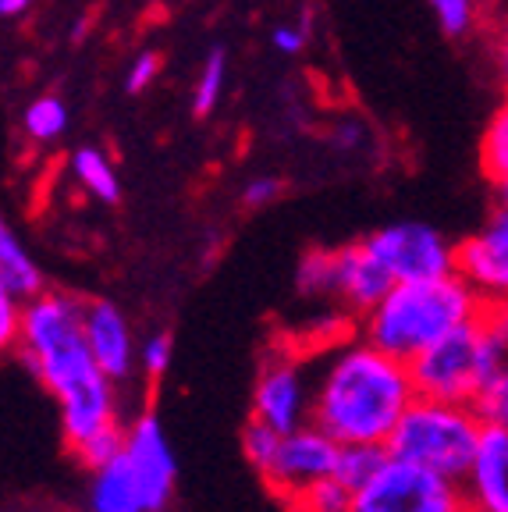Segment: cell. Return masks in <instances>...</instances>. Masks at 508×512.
Returning <instances> with one entry per match:
<instances>
[{
	"label": "cell",
	"instance_id": "obj_1",
	"mask_svg": "<svg viewBox=\"0 0 508 512\" xmlns=\"http://www.w3.org/2000/svg\"><path fill=\"white\" fill-rule=\"evenodd\" d=\"M18 352L61 406V431L72 452L96 434L118 427L114 381L89 352L86 303L79 296L43 288L25 299Z\"/></svg>",
	"mask_w": 508,
	"mask_h": 512
},
{
	"label": "cell",
	"instance_id": "obj_2",
	"mask_svg": "<svg viewBox=\"0 0 508 512\" xmlns=\"http://www.w3.org/2000/svg\"><path fill=\"white\" fill-rule=\"evenodd\" d=\"M416 384L409 363L377 349L366 338L334 345L313 374L310 424L345 441H381L388 445L402 413L413 406Z\"/></svg>",
	"mask_w": 508,
	"mask_h": 512
},
{
	"label": "cell",
	"instance_id": "obj_3",
	"mask_svg": "<svg viewBox=\"0 0 508 512\" xmlns=\"http://www.w3.org/2000/svg\"><path fill=\"white\" fill-rule=\"evenodd\" d=\"M484 313L487 303L459 274L430 281H395L388 296L359 317V338L409 363L437 338H445L448 331L462 328L469 320H480Z\"/></svg>",
	"mask_w": 508,
	"mask_h": 512
},
{
	"label": "cell",
	"instance_id": "obj_4",
	"mask_svg": "<svg viewBox=\"0 0 508 512\" xmlns=\"http://www.w3.org/2000/svg\"><path fill=\"white\" fill-rule=\"evenodd\" d=\"M508 367V331L491 310L480 320L448 331L434 345L409 360L420 399L473 402L491 388V381Z\"/></svg>",
	"mask_w": 508,
	"mask_h": 512
},
{
	"label": "cell",
	"instance_id": "obj_5",
	"mask_svg": "<svg viewBox=\"0 0 508 512\" xmlns=\"http://www.w3.org/2000/svg\"><path fill=\"white\" fill-rule=\"evenodd\" d=\"M487 420L473 402H445V399H420L405 409L388 438L391 456L420 463L427 470L452 477L462 484L469 463L477 456L480 434Z\"/></svg>",
	"mask_w": 508,
	"mask_h": 512
},
{
	"label": "cell",
	"instance_id": "obj_6",
	"mask_svg": "<svg viewBox=\"0 0 508 512\" xmlns=\"http://www.w3.org/2000/svg\"><path fill=\"white\" fill-rule=\"evenodd\" d=\"M462 505L466 495L459 480L398 456L352 495V512H459Z\"/></svg>",
	"mask_w": 508,
	"mask_h": 512
},
{
	"label": "cell",
	"instance_id": "obj_7",
	"mask_svg": "<svg viewBox=\"0 0 508 512\" xmlns=\"http://www.w3.org/2000/svg\"><path fill=\"white\" fill-rule=\"evenodd\" d=\"M363 242L395 281H430L455 274V242H448V235L427 221H391Z\"/></svg>",
	"mask_w": 508,
	"mask_h": 512
},
{
	"label": "cell",
	"instance_id": "obj_8",
	"mask_svg": "<svg viewBox=\"0 0 508 512\" xmlns=\"http://www.w3.org/2000/svg\"><path fill=\"white\" fill-rule=\"evenodd\" d=\"M334 463H338V441L320 431L317 424H302L288 434H278L270 456L263 459V466L256 473L267 480V488L274 495H281L288 502L306 484L331 477Z\"/></svg>",
	"mask_w": 508,
	"mask_h": 512
},
{
	"label": "cell",
	"instance_id": "obj_9",
	"mask_svg": "<svg viewBox=\"0 0 508 512\" xmlns=\"http://www.w3.org/2000/svg\"><path fill=\"white\" fill-rule=\"evenodd\" d=\"M455 274L487 306L508 303V207L494 203L477 232L455 242Z\"/></svg>",
	"mask_w": 508,
	"mask_h": 512
},
{
	"label": "cell",
	"instance_id": "obj_10",
	"mask_svg": "<svg viewBox=\"0 0 508 512\" xmlns=\"http://www.w3.org/2000/svg\"><path fill=\"white\" fill-rule=\"evenodd\" d=\"M310 402L313 377H306V367L299 360L278 352L263 363L253 388V420L274 427L278 434H288L310 424Z\"/></svg>",
	"mask_w": 508,
	"mask_h": 512
},
{
	"label": "cell",
	"instance_id": "obj_11",
	"mask_svg": "<svg viewBox=\"0 0 508 512\" xmlns=\"http://www.w3.org/2000/svg\"><path fill=\"white\" fill-rule=\"evenodd\" d=\"M125 459L132 463L135 480L143 488L146 512H164L175 495L178 459L164 434V424L153 413L135 416V424L125 431Z\"/></svg>",
	"mask_w": 508,
	"mask_h": 512
},
{
	"label": "cell",
	"instance_id": "obj_12",
	"mask_svg": "<svg viewBox=\"0 0 508 512\" xmlns=\"http://www.w3.org/2000/svg\"><path fill=\"white\" fill-rule=\"evenodd\" d=\"M395 285L384 264L370 253L366 242H349V246L331 249V303L342 306L349 317H363L370 313L388 288Z\"/></svg>",
	"mask_w": 508,
	"mask_h": 512
},
{
	"label": "cell",
	"instance_id": "obj_13",
	"mask_svg": "<svg viewBox=\"0 0 508 512\" xmlns=\"http://www.w3.org/2000/svg\"><path fill=\"white\" fill-rule=\"evenodd\" d=\"M86 342H89V352H93V360L100 363V370H104L114 384L132 377L139 349H135L128 317L121 313L118 303H111V299H93V303H86Z\"/></svg>",
	"mask_w": 508,
	"mask_h": 512
},
{
	"label": "cell",
	"instance_id": "obj_14",
	"mask_svg": "<svg viewBox=\"0 0 508 512\" xmlns=\"http://www.w3.org/2000/svg\"><path fill=\"white\" fill-rule=\"evenodd\" d=\"M462 495L484 512H508V431L487 424L480 434L477 456L462 477Z\"/></svg>",
	"mask_w": 508,
	"mask_h": 512
},
{
	"label": "cell",
	"instance_id": "obj_15",
	"mask_svg": "<svg viewBox=\"0 0 508 512\" xmlns=\"http://www.w3.org/2000/svg\"><path fill=\"white\" fill-rule=\"evenodd\" d=\"M89 512H146V498L139 480H135L132 463L121 452L118 459L93 470L89 484Z\"/></svg>",
	"mask_w": 508,
	"mask_h": 512
},
{
	"label": "cell",
	"instance_id": "obj_16",
	"mask_svg": "<svg viewBox=\"0 0 508 512\" xmlns=\"http://www.w3.org/2000/svg\"><path fill=\"white\" fill-rule=\"evenodd\" d=\"M0 281H8L22 299H32L36 292H43L40 264L32 260V253L25 249V242L18 239V232L4 214H0Z\"/></svg>",
	"mask_w": 508,
	"mask_h": 512
},
{
	"label": "cell",
	"instance_id": "obj_17",
	"mask_svg": "<svg viewBox=\"0 0 508 512\" xmlns=\"http://www.w3.org/2000/svg\"><path fill=\"white\" fill-rule=\"evenodd\" d=\"M68 168H72L75 182L82 185V192H89L93 200L107 203V207H114L121 200L118 168H114V160L100 146H79V150H72Z\"/></svg>",
	"mask_w": 508,
	"mask_h": 512
},
{
	"label": "cell",
	"instance_id": "obj_18",
	"mask_svg": "<svg viewBox=\"0 0 508 512\" xmlns=\"http://www.w3.org/2000/svg\"><path fill=\"white\" fill-rule=\"evenodd\" d=\"M388 459H391V448L381 445V441H345V445H338L334 477L356 495L359 488H366V484L384 470Z\"/></svg>",
	"mask_w": 508,
	"mask_h": 512
},
{
	"label": "cell",
	"instance_id": "obj_19",
	"mask_svg": "<svg viewBox=\"0 0 508 512\" xmlns=\"http://www.w3.org/2000/svg\"><path fill=\"white\" fill-rule=\"evenodd\" d=\"M72 125V111L64 104V96L43 93L36 100H29L22 111V128L32 143H57Z\"/></svg>",
	"mask_w": 508,
	"mask_h": 512
},
{
	"label": "cell",
	"instance_id": "obj_20",
	"mask_svg": "<svg viewBox=\"0 0 508 512\" xmlns=\"http://www.w3.org/2000/svg\"><path fill=\"white\" fill-rule=\"evenodd\" d=\"M224 82H228V47H210L203 64L196 72V86H192V114L196 118H210L217 111L224 96Z\"/></svg>",
	"mask_w": 508,
	"mask_h": 512
},
{
	"label": "cell",
	"instance_id": "obj_21",
	"mask_svg": "<svg viewBox=\"0 0 508 512\" xmlns=\"http://www.w3.org/2000/svg\"><path fill=\"white\" fill-rule=\"evenodd\" d=\"M480 164L494 189H508V100L487 121L484 139H480Z\"/></svg>",
	"mask_w": 508,
	"mask_h": 512
},
{
	"label": "cell",
	"instance_id": "obj_22",
	"mask_svg": "<svg viewBox=\"0 0 508 512\" xmlns=\"http://www.w3.org/2000/svg\"><path fill=\"white\" fill-rule=\"evenodd\" d=\"M285 505L288 512H352V491L331 473V477H320L313 484H306Z\"/></svg>",
	"mask_w": 508,
	"mask_h": 512
},
{
	"label": "cell",
	"instance_id": "obj_23",
	"mask_svg": "<svg viewBox=\"0 0 508 512\" xmlns=\"http://www.w3.org/2000/svg\"><path fill=\"white\" fill-rule=\"evenodd\" d=\"M427 8L434 15L437 29L452 40H466L469 32L477 29L480 0H427Z\"/></svg>",
	"mask_w": 508,
	"mask_h": 512
},
{
	"label": "cell",
	"instance_id": "obj_24",
	"mask_svg": "<svg viewBox=\"0 0 508 512\" xmlns=\"http://www.w3.org/2000/svg\"><path fill=\"white\" fill-rule=\"evenodd\" d=\"M22 317L25 299L18 296L8 281H0V356L18 349V342H22Z\"/></svg>",
	"mask_w": 508,
	"mask_h": 512
},
{
	"label": "cell",
	"instance_id": "obj_25",
	"mask_svg": "<svg viewBox=\"0 0 508 512\" xmlns=\"http://www.w3.org/2000/svg\"><path fill=\"white\" fill-rule=\"evenodd\" d=\"M121 452H125V434H121V427H111V431L96 434V438H89L86 445L75 448V456H79V463H86L89 470H100L104 463L118 459Z\"/></svg>",
	"mask_w": 508,
	"mask_h": 512
},
{
	"label": "cell",
	"instance_id": "obj_26",
	"mask_svg": "<svg viewBox=\"0 0 508 512\" xmlns=\"http://www.w3.org/2000/svg\"><path fill=\"white\" fill-rule=\"evenodd\" d=\"M171 356H175V338H171V331H157V335H150L139 345V363H143L146 377H153V381L167 374Z\"/></svg>",
	"mask_w": 508,
	"mask_h": 512
},
{
	"label": "cell",
	"instance_id": "obj_27",
	"mask_svg": "<svg viewBox=\"0 0 508 512\" xmlns=\"http://www.w3.org/2000/svg\"><path fill=\"white\" fill-rule=\"evenodd\" d=\"M477 409L484 413L487 424H501L508 431V367L494 377L491 388L477 399Z\"/></svg>",
	"mask_w": 508,
	"mask_h": 512
},
{
	"label": "cell",
	"instance_id": "obj_28",
	"mask_svg": "<svg viewBox=\"0 0 508 512\" xmlns=\"http://www.w3.org/2000/svg\"><path fill=\"white\" fill-rule=\"evenodd\" d=\"M160 75V54L157 50H143V54L135 57L132 64H128V75H125V93L139 96L146 93V89L157 82Z\"/></svg>",
	"mask_w": 508,
	"mask_h": 512
},
{
	"label": "cell",
	"instance_id": "obj_29",
	"mask_svg": "<svg viewBox=\"0 0 508 512\" xmlns=\"http://www.w3.org/2000/svg\"><path fill=\"white\" fill-rule=\"evenodd\" d=\"M281 192H285V182H281V178H274V175L249 178L246 189H242V203H246L249 210H263L278 200Z\"/></svg>",
	"mask_w": 508,
	"mask_h": 512
},
{
	"label": "cell",
	"instance_id": "obj_30",
	"mask_svg": "<svg viewBox=\"0 0 508 512\" xmlns=\"http://www.w3.org/2000/svg\"><path fill=\"white\" fill-rule=\"evenodd\" d=\"M306 43H310V25L306 22H292V25H278L274 29V47L281 50V54L295 57L306 50Z\"/></svg>",
	"mask_w": 508,
	"mask_h": 512
},
{
	"label": "cell",
	"instance_id": "obj_31",
	"mask_svg": "<svg viewBox=\"0 0 508 512\" xmlns=\"http://www.w3.org/2000/svg\"><path fill=\"white\" fill-rule=\"evenodd\" d=\"M331 139H334V146H338V150H345V153L363 150V143H366V128L359 125L356 118L338 121V128H334V132H331Z\"/></svg>",
	"mask_w": 508,
	"mask_h": 512
},
{
	"label": "cell",
	"instance_id": "obj_32",
	"mask_svg": "<svg viewBox=\"0 0 508 512\" xmlns=\"http://www.w3.org/2000/svg\"><path fill=\"white\" fill-rule=\"evenodd\" d=\"M36 0H0V18H22Z\"/></svg>",
	"mask_w": 508,
	"mask_h": 512
},
{
	"label": "cell",
	"instance_id": "obj_33",
	"mask_svg": "<svg viewBox=\"0 0 508 512\" xmlns=\"http://www.w3.org/2000/svg\"><path fill=\"white\" fill-rule=\"evenodd\" d=\"M498 68H501V82L508 89V22L501 25V36H498Z\"/></svg>",
	"mask_w": 508,
	"mask_h": 512
},
{
	"label": "cell",
	"instance_id": "obj_34",
	"mask_svg": "<svg viewBox=\"0 0 508 512\" xmlns=\"http://www.w3.org/2000/svg\"><path fill=\"white\" fill-rule=\"evenodd\" d=\"M498 203L501 207H508V189H498Z\"/></svg>",
	"mask_w": 508,
	"mask_h": 512
},
{
	"label": "cell",
	"instance_id": "obj_35",
	"mask_svg": "<svg viewBox=\"0 0 508 512\" xmlns=\"http://www.w3.org/2000/svg\"><path fill=\"white\" fill-rule=\"evenodd\" d=\"M459 512H484V509H477V505H469V502H466V505H462Z\"/></svg>",
	"mask_w": 508,
	"mask_h": 512
}]
</instances>
